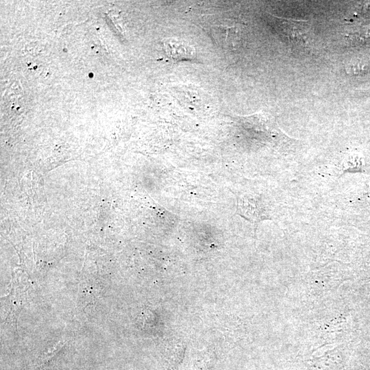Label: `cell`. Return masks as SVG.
Returning a JSON list of instances; mask_svg holds the SVG:
<instances>
[{
    "mask_svg": "<svg viewBox=\"0 0 370 370\" xmlns=\"http://www.w3.org/2000/svg\"><path fill=\"white\" fill-rule=\"evenodd\" d=\"M273 27L296 51H306L311 42V28L308 21L269 16Z\"/></svg>",
    "mask_w": 370,
    "mask_h": 370,
    "instance_id": "cell-1",
    "label": "cell"
},
{
    "mask_svg": "<svg viewBox=\"0 0 370 370\" xmlns=\"http://www.w3.org/2000/svg\"><path fill=\"white\" fill-rule=\"evenodd\" d=\"M163 45L167 56L176 60H189L195 55V48L182 39L168 38Z\"/></svg>",
    "mask_w": 370,
    "mask_h": 370,
    "instance_id": "cell-2",
    "label": "cell"
},
{
    "mask_svg": "<svg viewBox=\"0 0 370 370\" xmlns=\"http://www.w3.org/2000/svg\"><path fill=\"white\" fill-rule=\"evenodd\" d=\"M216 36L219 45L224 49L234 50L238 48L241 44L242 29L241 25L217 26L216 27Z\"/></svg>",
    "mask_w": 370,
    "mask_h": 370,
    "instance_id": "cell-3",
    "label": "cell"
}]
</instances>
